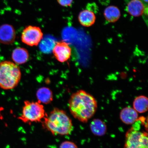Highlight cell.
<instances>
[{"instance_id": "cell-8", "label": "cell", "mask_w": 148, "mask_h": 148, "mask_svg": "<svg viewBox=\"0 0 148 148\" xmlns=\"http://www.w3.org/2000/svg\"><path fill=\"white\" fill-rule=\"evenodd\" d=\"M16 33L12 25L4 24L0 26V43L9 45L15 40Z\"/></svg>"}, {"instance_id": "cell-19", "label": "cell", "mask_w": 148, "mask_h": 148, "mask_svg": "<svg viewBox=\"0 0 148 148\" xmlns=\"http://www.w3.org/2000/svg\"><path fill=\"white\" fill-rule=\"evenodd\" d=\"M73 1V0H57L60 5L64 7L71 6Z\"/></svg>"}, {"instance_id": "cell-15", "label": "cell", "mask_w": 148, "mask_h": 148, "mask_svg": "<svg viewBox=\"0 0 148 148\" xmlns=\"http://www.w3.org/2000/svg\"><path fill=\"white\" fill-rule=\"evenodd\" d=\"M104 15L107 21L114 23L119 20L121 13L118 7L114 5H110L105 9Z\"/></svg>"}, {"instance_id": "cell-18", "label": "cell", "mask_w": 148, "mask_h": 148, "mask_svg": "<svg viewBox=\"0 0 148 148\" xmlns=\"http://www.w3.org/2000/svg\"><path fill=\"white\" fill-rule=\"evenodd\" d=\"M60 148H78L73 142L69 141H64L60 144Z\"/></svg>"}, {"instance_id": "cell-20", "label": "cell", "mask_w": 148, "mask_h": 148, "mask_svg": "<svg viewBox=\"0 0 148 148\" xmlns=\"http://www.w3.org/2000/svg\"><path fill=\"white\" fill-rule=\"evenodd\" d=\"M143 1L146 3H147L148 2V0H143Z\"/></svg>"}, {"instance_id": "cell-10", "label": "cell", "mask_w": 148, "mask_h": 148, "mask_svg": "<svg viewBox=\"0 0 148 148\" xmlns=\"http://www.w3.org/2000/svg\"><path fill=\"white\" fill-rule=\"evenodd\" d=\"M127 9L131 16L137 17L143 14L145 10V6L140 0H132L127 5Z\"/></svg>"}, {"instance_id": "cell-2", "label": "cell", "mask_w": 148, "mask_h": 148, "mask_svg": "<svg viewBox=\"0 0 148 148\" xmlns=\"http://www.w3.org/2000/svg\"><path fill=\"white\" fill-rule=\"evenodd\" d=\"M44 119V128L53 135H68L73 130L71 119L64 111L60 109L54 108Z\"/></svg>"}, {"instance_id": "cell-13", "label": "cell", "mask_w": 148, "mask_h": 148, "mask_svg": "<svg viewBox=\"0 0 148 148\" xmlns=\"http://www.w3.org/2000/svg\"><path fill=\"white\" fill-rule=\"evenodd\" d=\"M90 130L95 136H102L106 134L107 127L106 124L100 119H94L90 125Z\"/></svg>"}, {"instance_id": "cell-6", "label": "cell", "mask_w": 148, "mask_h": 148, "mask_svg": "<svg viewBox=\"0 0 148 148\" xmlns=\"http://www.w3.org/2000/svg\"><path fill=\"white\" fill-rule=\"evenodd\" d=\"M43 38V33L39 27L29 26L26 27L22 32V42L31 46L38 45Z\"/></svg>"}, {"instance_id": "cell-3", "label": "cell", "mask_w": 148, "mask_h": 148, "mask_svg": "<svg viewBox=\"0 0 148 148\" xmlns=\"http://www.w3.org/2000/svg\"><path fill=\"white\" fill-rule=\"evenodd\" d=\"M21 77V70L17 64L9 61L0 63V88L5 90L14 89Z\"/></svg>"}, {"instance_id": "cell-1", "label": "cell", "mask_w": 148, "mask_h": 148, "mask_svg": "<svg viewBox=\"0 0 148 148\" xmlns=\"http://www.w3.org/2000/svg\"><path fill=\"white\" fill-rule=\"evenodd\" d=\"M69 107L74 118L86 123L95 114L97 103L93 96L84 90H79L72 94L69 100Z\"/></svg>"}, {"instance_id": "cell-16", "label": "cell", "mask_w": 148, "mask_h": 148, "mask_svg": "<svg viewBox=\"0 0 148 148\" xmlns=\"http://www.w3.org/2000/svg\"><path fill=\"white\" fill-rule=\"evenodd\" d=\"M134 108L138 112L143 113L148 110V100L145 96H138L135 99L133 103Z\"/></svg>"}, {"instance_id": "cell-9", "label": "cell", "mask_w": 148, "mask_h": 148, "mask_svg": "<svg viewBox=\"0 0 148 148\" xmlns=\"http://www.w3.org/2000/svg\"><path fill=\"white\" fill-rule=\"evenodd\" d=\"M120 118L123 123L127 125H132L138 119V113L134 108L126 107L121 111Z\"/></svg>"}, {"instance_id": "cell-11", "label": "cell", "mask_w": 148, "mask_h": 148, "mask_svg": "<svg viewBox=\"0 0 148 148\" xmlns=\"http://www.w3.org/2000/svg\"><path fill=\"white\" fill-rule=\"evenodd\" d=\"M29 55L27 49L22 47L15 49L12 53V59L16 64L25 63L28 60Z\"/></svg>"}, {"instance_id": "cell-17", "label": "cell", "mask_w": 148, "mask_h": 148, "mask_svg": "<svg viewBox=\"0 0 148 148\" xmlns=\"http://www.w3.org/2000/svg\"><path fill=\"white\" fill-rule=\"evenodd\" d=\"M53 42H54L47 41V40H44L43 41H42L41 43V45H40V50L44 53H49L51 52V51H53L56 43L49 44Z\"/></svg>"}, {"instance_id": "cell-4", "label": "cell", "mask_w": 148, "mask_h": 148, "mask_svg": "<svg viewBox=\"0 0 148 148\" xmlns=\"http://www.w3.org/2000/svg\"><path fill=\"white\" fill-rule=\"evenodd\" d=\"M23 107L22 115L19 119L25 123L40 122L46 116L44 107L38 102L25 101Z\"/></svg>"}, {"instance_id": "cell-12", "label": "cell", "mask_w": 148, "mask_h": 148, "mask_svg": "<svg viewBox=\"0 0 148 148\" xmlns=\"http://www.w3.org/2000/svg\"><path fill=\"white\" fill-rule=\"evenodd\" d=\"M78 20L79 23L83 26L90 27L95 23L96 16L92 11L85 10L79 13Z\"/></svg>"}, {"instance_id": "cell-7", "label": "cell", "mask_w": 148, "mask_h": 148, "mask_svg": "<svg viewBox=\"0 0 148 148\" xmlns=\"http://www.w3.org/2000/svg\"><path fill=\"white\" fill-rule=\"evenodd\" d=\"M52 51L55 58L61 62L69 60L71 55V48L68 44L64 41L56 42Z\"/></svg>"}, {"instance_id": "cell-14", "label": "cell", "mask_w": 148, "mask_h": 148, "mask_svg": "<svg viewBox=\"0 0 148 148\" xmlns=\"http://www.w3.org/2000/svg\"><path fill=\"white\" fill-rule=\"evenodd\" d=\"M36 97L40 103L47 104L53 100L52 92L49 88L42 87L39 88L36 92Z\"/></svg>"}, {"instance_id": "cell-5", "label": "cell", "mask_w": 148, "mask_h": 148, "mask_svg": "<svg viewBox=\"0 0 148 148\" xmlns=\"http://www.w3.org/2000/svg\"><path fill=\"white\" fill-rule=\"evenodd\" d=\"M148 134L134 126L127 131L124 148H148Z\"/></svg>"}]
</instances>
